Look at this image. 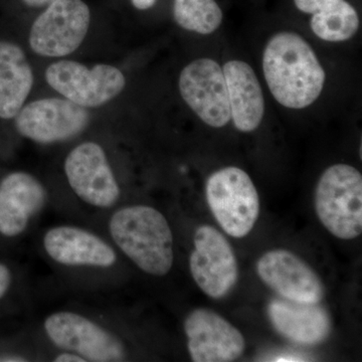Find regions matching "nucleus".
Masks as SVG:
<instances>
[{
  "instance_id": "obj_22",
  "label": "nucleus",
  "mask_w": 362,
  "mask_h": 362,
  "mask_svg": "<svg viewBox=\"0 0 362 362\" xmlns=\"http://www.w3.org/2000/svg\"><path fill=\"white\" fill-rule=\"evenodd\" d=\"M18 1L26 11L32 13L33 16H37L54 0H18Z\"/></svg>"
},
{
  "instance_id": "obj_2",
  "label": "nucleus",
  "mask_w": 362,
  "mask_h": 362,
  "mask_svg": "<svg viewBox=\"0 0 362 362\" xmlns=\"http://www.w3.org/2000/svg\"><path fill=\"white\" fill-rule=\"evenodd\" d=\"M109 233L116 247L140 270L163 277L173 266V233L160 211L149 206H124L112 214Z\"/></svg>"
},
{
  "instance_id": "obj_7",
  "label": "nucleus",
  "mask_w": 362,
  "mask_h": 362,
  "mask_svg": "<svg viewBox=\"0 0 362 362\" xmlns=\"http://www.w3.org/2000/svg\"><path fill=\"white\" fill-rule=\"evenodd\" d=\"M92 110L62 96L28 101L13 121L25 139L40 145L61 144L76 139L92 123Z\"/></svg>"
},
{
  "instance_id": "obj_13",
  "label": "nucleus",
  "mask_w": 362,
  "mask_h": 362,
  "mask_svg": "<svg viewBox=\"0 0 362 362\" xmlns=\"http://www.w3.org/2000/svg\"><path fill=\"white\" fill-rule=\"evenodd\" d=\"M257 273L283 299L308 304L323 299L325 289L320 277L306 262L287 250L264 254L257 263Z\"/></svg>"
},
{
  "instance_id": "obj_9",
  "label": "nucleus",
  "mask_w": 362,
  "mask_h": 362,
  "mask_svg": "<svg viewBox=\"0 0 362 362\" xmlns=\"http://www.w3.org/2000/svg\"><path fill=\"white\" fill-rule=\"evenodd\" d=\"M45 335L52 344L75 352L86 361H122L126 357L123 342L87 316L73 311H58L45 318Z\"/></svg>"
},
{
  "instance_id": "obj_19",
  "label": "nucleus",
  "mask_w": 362,
  "mask_h": 362,
  "mask_svg": "<svg viewBox=\"0 0 362 362\" xmlns=\"http://www.w3.org/2000/svg\"><path fill=\"white\" fill-rule=\"evenodd\" d=\"M312 32L326 42H339L351 39L359 28L356 8L346 0H338L324 11L312 14Z\"/></svg>"
},
{
  "instance_id": "obj_15",
  "label": "nucleus",
  "mask_w": 362,
  "mask_h": 362,
  "mask_svg": "<svg viewBox=\"0 0 362 362\" xmlns=\"http://www.w3.org/2000/svg\"><path fill=\"white\" fill-rule=\"evenodd\" d=\"M47 201V188L37 176L21 170L4 176L0 181V233L14 238L25 233Z\"/></svg>"
},
{
  "instance_id": "obj_16",
  "label": "nucleus",
  "mask_w": 362,
  "mask_h": 362,
  "mask_svg": "<svg viewBox=\"0 0 362 362\" xmlns=\"http://www.w3.org/2000/svg\"><path fill=\"white\" fill-rule=\"evenodd\" d=\"M35 84V71L18 42L0 37V121L11 122Z\"/></svg>"
},
{
  "instance_id": "obj_21",
  "label": "nucleus",
  "mask_w": 362,
  "mask_h": 362,
  "mask_svg": "<svg viewBox=\"0 0 362 362\" xmlns=\"http://www.w3.org/2000/svg\"><path fill=\"white\" fill-rule=\"evenodd\" d=\"M338 0H294L295 6L302 13L314 14L337 4Z\"/></svg>"
},
{
  "instance_id": "obj_20",
  "label": "nucleus",
  "mask_w": 362,
  "mask_h": 362,
  "mask_svg": "<svg viewBox=\"0 0 362 362\" xmlns=\"http://www.w3.org/2000/svg\"><path fill=\"white\" fill-rule=\"evenodd\" d=\"M173 14L178 26L199 35L216 32L223 18L216 0H173Z\"/></svg>"
},
{
  "instance_id": "obj_24",
  "label": "nucleus",
  "mask_w": 362,
  "mask_h": 362,
  "mask_svg": "<svg viewBox=\"0 0 362 362\" xmlns=\"http://www.w3.org/2000/svg\"><path fill=\"white\" fill-rule=\"evenodd\" d=\"M54 361L58 362H86L84 357L78 356L75 352L65 351L54 357Z\"/></svg>"
},
{
  "instance_id": "obj_5",
  "label": "nucleus",
  "mask_w": 362,
  "mask_h": 362,
  "mask_svg": "<svg viewBox=\"0 0 362 362\" xmlns=\"http://www.w3.org/2000/svg\"><path fill=\"white\" fill-rule=\"evenodd\" d=\"M45 80L59 96L89 110L110 104L127 84L125 74L117 66H88L69 58L54 59L45 69Z\"/></svg>"
},
{
  "instance_id": "obj_12",
  "label": "nucleus",
  "mask_w": 362,
  "mask_h": 362,
  "mask_svg": "<svg viewBox=\"0 0 362 362\" xmlns=\"http://www.w3.org/2000/svg\"><path fill=\"white\" fill-rule=\"evenodd\" d=\"M187 349L194 362L235 361L244 354V335L220 314L209 309L190 312L185 321Z\"/></svg>"
},
{
  "instance_id": "obj_11",
  "label": "nucleus",
  "mask_w": 362,
  "mask_h": 362,
  "mask_svg": "<svg viewBox=\"0 0 362 362\" xmlns=\"http://www.w3.org/2000/svg\"><path fill=\"white\" fill-rule=\"evenodd\" d=\"M180 96L202 122L214 128L230 121V100L223 69L211 59H195L178 78Z\"/></svg>"
},
{
  "instance_id": "obj_26",
  "label": "nucleus",
  "mask_w": 362,
  "mask_h": 362,
  "mask_svg": "<svg viewBox=\"0 0 362 362\" xmlns=\"http://www.w3.org/2000/svg\"><path fill=\"white\" fill-rule=\"evenodd\" d=\"M303 359L298 358V357L293 356H283V357H277V359H275V361H301Z\"/></svg>"
},
{
  "instance_id": "obj_17",
  "label": "nucleus",
  "mask_w": 362,
  "mask_h": 362,
  "mask_svg": "<svg viewBox=\"0 0 362 362\" xmlns=\"http://www.w3.org/2000/svg\"><path fill=\"white\" fill-rule=\"evenodd\" d=\"M268 315L281 335L298 344H318L330 333V317L319 303H299L278 298L269 304Z\"/></svg>"
},
{
  "instance_id": "obj_4",
  "label": "nucleus",
  "mask_w": 362,
  "mask_h": 362,
  "mask_svg": "<svg viewBox=\"0 0 362 362\" xmlns=\"http://www.w3.org/2000/svg\"><path fill=\"white\" fill-rule=\"evenodd\" d=\"M317 216L326 230L341 240L362 233V176L349 164H334L319 178L315 190Z\"/></svg>"
},
{
  "instance_id": "obj_6",
  "label": "nucleus",
  "mask_w": 362,
  "mask_h": 362,
  "mask_svg": "<svg viewBox=\"0 0 362 362\" xmlns=\"http://www.w3.org/2000/svg\"><path fill=\"white\" fill-rule=\"evenodd\" d=\"M207 204L223 232L233 238L247 237L259 216V197L246 171L235 166L221 168L206 185Z\"/></svg>"
},
{
  "instance_id": "obj_10",
  "label": "nucleus",
  "mask_w": 362,
  "mask_h": 362,
  "mask_svg": "<svg viewBox=\"0 0 362 362\" xmlns=\"http://www.w3.org/2000/svg\"><path fill=\"white\" fill-rule=\"evenodd\" d=\"M189 269L194 282L207 296L221 299L239 280L237 257L225 235L211 226L195 230Z\"/></svg>"
},
{
  "instance_id": "obj_3",
  "label": "nucleus",
  "mask_w": 362,
  "mask_h": 362,
  "mask_svg": "<svg viewBox=\"0 0 362 362\" xmlns=\"http://www.w3.org/2000/svg\"><path fill=\"white\" fill-rule=\"evenodd\" d=\"M92 23V7L86 0H54L33 16L28 49L52 61L69 58L84 44Z\"/></svg>"
},
{
  "instance_id": "obj_8",
  "label": "nucleus",
  "mask_w": 362,
  "mask_h": 362,
  "mask_svg": "<svg viewBox=\"0 0 362 362\" xmlns=\"http://www.w3.org/2000/svg\"><path fill=\"white\" fill-rule=\"evenodd\" d=\"M64 173L74 194L88 206L106 209L120 199V185L101 143L86 140L76 145L64 160Z\"/></svg>"
},
{
  "instance_id": "obj_25",
  "label": "nucleus",
  "mask_w": 362,
  "mask_h": 362,
  "mask_svg": "<svg viewBox=\"0 0 362 362\" xmlns=\"http://www.w3.org/2000/svg\"><path fill=\"white\" fill-rule=\"evenodd\" d=\"M157 0H131V4L137 11H148L156 6Z\"/></svg>"
},
{
  "instance_id": "obj_23",
  "label": "nucleus",
  "mask_w": 362,
  "mask_h": 362,
  "mask_svg": "<svg viewBox=\"0 0 362 362\" xmlns=\"http://www.w3.org/2000/svg\"><path fill=\"white\" fill-rule=\"evenodd\" d=\"M11 272L4 264H0V299L6 294L11 288Z\"/></svg>"
},
{
  "instance_id": "obj_1",
  "label": "nucleus",
  "mask_w": 362,
  "mask_h": 362,
  "mask_svg": "<svg viewBox=\"0 0 362 362\" xmlns=\"http://www.w3.org/2000/svg\"><path fill=\"white\" fill-rule=\"evenodd\" d=\"M263 71L272 95L286 108L310 106L325 84V71L315 52L296 33H278L269 40Z\"/></svg>"
},
{
  "instance_id": "obj_18",
  "label": "nucleus",
  "mask_w": 362,
  "mask_h": 362,
  "mask_svg": "<svg viewBox=\"0 0 362 362\" xmlns=\"http://www.w3.org/2000/svg\"><path fill=\"white\" fill-rule=\"evenodd\" d=\"M230 120L240 132H252L259 127L265 113V99L256 74L249 64L230 61L223 68Z\"/></svg>"
},
{
  "instance_id": "obj_14",
  "label": "nucleus",
  "mask_w": 362,
  "mask_h": 362,
  "mask_svg": "<svg viewBox=\"0 0 362 362\" xmlns=\"http://www.w3.org/2000/svg\"><path fill=\"white\" fill-rule=\"evenodd\" d=\"M47 256L59 265L111 268L117 252L96 233L75 226H58L47 230L42 239Z\"/></svg>"
}]
</instances>
